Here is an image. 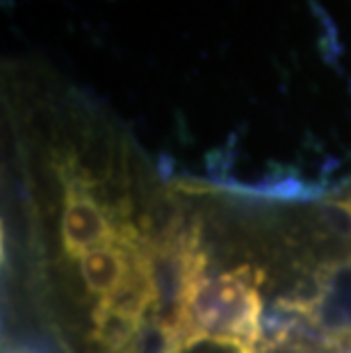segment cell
Segmentation results:
<instances>
[{
  "label": "cell",
  "mask_w": 351,
  "mask_h": 353,
  "mask_svg": "<svg viewBox=\"0 0 351 353\" xmlns=\"http://www.w3.org/2000/svg\"><path fill=\"white\" fill-rule=\"evenodd\" d=\"M260 281L249 267L197 278L183 299L174 326V349L185 353L214 342L235 353H260L265 344V307Z\"/></svg>",
  "instance_id": "1"
},
{
  "label": "cell",
  "mask_w": 351,
  "mask_h": 353,
  "mask_svg": "<svg viewBox=\"0 0 351 353\" xmlns=\"http://www.w3.org/2000/svg\"><path fill=\"white\" fill-rule=\"evenodd\" d=\"M64 180V212H62V246L71 260H82L117 235L119 226L110 221L106 210L89 185L85 174L71 169V160L59 164Z\"/></svg>",
  "instance_id": "2"
},
{
  "label": "cell",
  "mask_w": 351,
  "mask_h": 353,
  "mask_svg": "<svg viewBox=\"0 0 351 353\" xmlns=\"http://www.w3.org/2000/svg\"><path fill=\"white\" fill-rule=\"evenodd\" d=\"M141 249L144 244H139L137 232L128 226H119L110 242L101 244L80 260V274L87 290L101 299L110 296L130 276Z\"/></svg>",
  "instance_id": "3"
},
{
  "label": "cell",
  "mask_w": 351,
  "mask_h": 353,
  "mask_svg": "<svg viewBox=\"0 0 351 353\" xmlns=\"http://www.w3.org/2000/svg\"><path fill=\"white\" fill-rule=\"evenodd\" d=\"M19 353H32V351H19Z\"/></svg>",
  "instance_id": "4"
},
{
  "label": "cell",
  "mask_w": 351,
  "mask_h": 353,
  "mask_svg": "<svg viewBox=\"0 0 351 353\" xmlns=\"http://www.w3.org/2000/svg\"><path fill=\"white\" fill-rule=\"evenodd\" d=\"M347 205H349V208H347V210H351V203H347Z\"/></svg>",
  "instance_id": "5"
}]
</instances>
